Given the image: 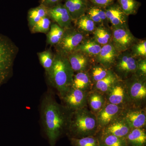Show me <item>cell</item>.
I'll return each mask as SVG.
<instances>
[{
  "mask_svg": "<svg viewBox=\"0 0 146 146\" xmlns=\"http://www.w3.org/2000/svg\"><path fill=\"white\" fill-rule=\"evenodd\" d=\"M138 58L129 50L118 55L112 70L120 80H125L136 74Z\"/></svg>",
  "mask_w": 146,
  "mask_h": 146,
  "instance_id": "6",
  "label": "cell"
},
{
  "mask_svg": "<svg viewBox=\"0 0 146 146\" xmlns=\"http://www.w3.org/2000/svg\"><path fill=\"white\" fill-rule=\"evenodd\" d=\"M102 47L93 37L88 36L84 39L75 51L83 53L94 60L100 52Z\"/></svg>",
  "mask_w": 146,
  "mask_h": 146,
  "instance_id": "20",
  "label": "cell"
},
{
  "mask_svg": "<svg viewBox=\"0 0 146 146\" xmlns=\"http://www.w3.org/2000/svg\"><path fill=\"white\" fill-rule=\"evenodd\" d=\"M67 58L74 73L88 72L94 61V59L78 51L71 53Z\"/></svg>",
  "mask_w": 146,
  "mask_h": 146,
  "instance_id": "16",
  "label": "cell"
},
{
  "mask_svg": "<svg viewBox=\"0 0 146 146\" xmlns=\"http://www.w3.org/2000/svg\"><path fill=\"white\" fill-rule=\"evenodd\" d=\"M68 138L71 145L72 146H100L99 142L96 136L79 138Z\"/></svg>",
  "mask_w": 146,
  "mask_h": 146,
  "instance_id": "33",
  "label": "cell"
},
{
  "mask_svg": "<svg viewBox=\"0 0 146 146\" xmlns=\"http://www.w3.org/2000/svg\"><path fill=\"white\" fill-rule=\"evenodd\" d=\"M93 84L87 72L75 73L72 87L88 93L92 90Z\"/></svg>",
  "mask_w": 146,
  "mask_h": 146,
  "instance_id": "23",
  "label": "cell"
},
{
  "mask_svg": "<svg viewBox=\"0 0 146 146\" xmlns=\"http://www.w3.org/2000/svg\"><path fill=\"white\" fill-rule=\"evenodd\" d=\"M74 74L67 56L56 52L52 66L46 75L49 85L60 97L72 87Z\"/></svg>",
  "mask_w": 146,
  "mask_h": 146,
  "instance_id": "2",
  "label": "cell"
},
{
  "mask_svg": "<svg viewBox=\"0 0 146 146\" xmlns=\"http://www.w3.org/2000/svg\"><path fill=\"white\" fill-rule=\"evenodd\" d=\"M135 75L146 77V58L138 59Z\"/></svg>",
  "mask_w": 146,
  "mask_h": 146,
  "instance_id": "36",
  "label": "cell"
},
{
  "mask_svg": "<svg viewBox=\"0 0 146 146\" xmlns=\"http://www.w3.org/2000/svg\"><path fill=\"white\" fill-rule=\"evenodd\" d=\"M125 139L127 146H146L145 128L131 129Z\"/></svg>",
  "mask_w": 146,
  "mask_h": 146,
  "instance_id": "21",
  "label": "cell"
},
{
  "mask_svg": "<svg viewBox=\"0 0 146 146\" xmlns=\"http://www.w3.org/2000/svg\"><path fill=\"white\" fill-rule=\"evenodd\" d=\"M112 39L111 43L119 52L129 50L138 40L130 31L129 28H117L111 29Z\"/></svg>",
  "mask_w": 146,
  "mask_h": 146,
  "instance_id": "10",
  "label": "cell"
},
{
  "mask_svg": "<svg viewBox=\"0 0 146 146\" xmlns=\"http://www.w3.org/2000/svg\"><path fill=\"white\" fill-rule=\"evenodd\" d=\"M48 16L51 20L62 28L66 29L72 27V19L62 3L49 8Z\"/></svg>",
  "mask_w": 146,
  "mask_h": 146,
  "instance_id": "14",
  "label": "cell"
},
{
  "mask_svg": "<svg viewBox=\"0 0 146 146\" xmlns=\"http://www.w3.org/2000/svg\"><path fill=\"white\" fill-rule=\"evenodd\" d=\"M112 70L111 69L106 68L102 65L94 61L87 72L94 85V84L107 76Z\"/></svg>",
  "mask_w": 146,
  "mask_h": 146,
  "instance_id": "26",
  "label": "cell"
},
{
  "mask_svg": "<svg viewBox=\"0 0 146 146\" xmlns=\"http://www.w3.org/2000/svg\"><path fill=\"white\" fill-rule=\"evenodd\" d=\"M75 23L76 28L88 36L93 33L97 27L94 21L86 14L77 19Z\"/></svg>",
  "mask_w": 146,
  "mask_h": 146,
  "instance_id": "29",
  "label": "cell"
},
{
  "mask_svg": "<svg viewBox=\"0 0 146 146\" xmlns=\"http://www.w3.org/2000/svg\"><path fill=\"white\" fill-rule=\"evenodd\" d=\"M108 23L110 28H129V16L125 14L117 2L105 8Z\"/></svg>",
  "mask_w": 146,
  "mask_h": 146,
  "instance_id": "12",
  "label": "cell"
},
{
  "mask_svg": "<svg viewBox=\"0 0 146 146\" xmlns=\"http://www.w3.org/2000/svg\"><path fill=\"white\" fill-rule=\"evenodd\" d=\"M65 29L62 28L56 23L51 25L49 31L47 33L46 42L48 44L55 46L63 37Z\"/></svg>",
  "mask_w": 146,
  "mask_h": 146,
  "instance_id": "30",
  "label": "cell"
},
{
  "mask_svg": "<svg viewBox=\"0 0 146 146\" xmlns=\"http://www.w3.org/2000/svg\"><path fill=\"white\" fill-rule=\"evenodd\" d=\"M131 54L138 58H146V39H138L129 49Z\"/></svg>",
  "mask_w": 146,
  "mask_h": 146,
  "instance_id": "34",
  "label": "cell"
},
{
  "mask_svg": "<svg viewBox=\"0 0 146 146\" xmlns=\"http://www.w3.org/2000/svg\"><path fill=\"white\" fill-rule=\"evenodd\" d=\"M87 93L71 87L59 98L61 104L73 112L87 107Z\"/></svg>",
  "mask_w": 146,
  "mask_h": 146,
  "instance_id": "9",
  "label": "cell"
},
{
  "mask_svg": "<svg viewBox=\"0 0 146 146\" xmlns=\"http://www.w3.org/2000/svg\"><path fill=\"white\" fill-rule=\"evenodd\" d=\"M93 5L106 8L115 2V0H89Z\"/></svg>",
  "mask_w": 146,
  "mask_h": 146,
  "instance_id": "37",
  "label": "cell"
},
{
  "mask_svg": "<svg viewBox=\"0 0 146 146\" xmlns=\"http://www.w3.org/2000/svg\"><path fill=\"white\" fill-rule=\"evenodd\" d=\"M51 21L48 16L42 18L31 28L32 33H44L46 34L49 31Z\"/></svg>",
  "mask_w": 146,
  "mask_h": 146,
  "instance_id": "35",
  "label": "cell"
},
{
  "mask_svg": "<svg viewBox=\"0 0 146 146\" xmlns=\"http://www.w3.org/2000/svg\"><path fill=\"white\" fill-rule=\"evenodd\" d=\"M119 54V52L110 43L102 46L100 52L94 60L106 68L112 70Z\"/></svg>",
  "mask_w": 146,
  "mask_h": 146,
  "instance_id": "15",
  "label": "cell"
},
{
  "mask_svg": "<svg viewBox=\"0 0 146 146\" xmlns=\"http://www.w3.org/2000/svg\"><path fill=\"white\" fill-rule=\"evenodd\" d=\"M37 55L39 58V62L44 69L46 74L52 66L54 54L53 53L51 50L48 49L37 53Z\"/></svg>",
  "mask_w": 146,
  "mask_h": 146,
  "instance_id": "32",
  "label": "cell"
},
{
  "mask_svg": "<svg viewBox=\"0 0 146 146\" xmlns=\"http://www.w3.org/2000/svg\"><path fill=\"white\" fill-rule=\"evenodd\" d=\"M91 4L89 0H65L63 4L70 13L73 22L86 14Z\"/></svg>",
  "mask_w": 146,
  "mask_h": 146,
  "instance_id": "17",
  "label": "cell"
},
{
  "mask_svg": "<svg viewBox=\"0 0 146 146\" xmlns=\"http://www.w3.org/2000/svg\"><path fill=\"white\" fill-rule=\"evenodd\" d=\"M117 3L128 16L137 14L141 3L136 0H117Z\"/></svg>",
  "mask_w": 146,
  "mask_h": 146,
  "instance_id": "31",
  "label": "cell"
},
{
  "mask_svg": "<svg viewBox=\"0 0 146 146\" xmlns=\"http://www.w3.org/2000/svg\"><path fill=\"white\" fill-rule=\"evenodd\" d=\"M98 133L96 116L87 106L72 112L66 135L68 138L96 136Z\"/></svg>",
  "mask_w": 146,
  "mask_h": 146,
  "instance_id": "3",
  "label": "cell"
},
{
  "mask_svg": "<svg viewBox=\"0 0 146 146\" xmlns=\"http://www.w3.org/2000/svg\"><path fill=\"white\" fill-rule=\"evenodd\" d=\"M48 9L46 7L40 4L38 7L29 10L27 18L30 28L32 27L42 18L48 16Z\"/></svg>",
  "mask_w": 146,
  "mask_h": 146,
  "instance_id": "28",
  "label": "cell"
},
{
  "mask_svg": "<svg viewBox=\"0 0 146 146\" xmlns=\"http://www.w3.org/2000/svg\"><path fill=\"white\" fill-rule=\"evenodd\" d=\"M131 129L145 128L146 108L131 107L125 108L121 114Z\"/></svg>",
  "mask_w": 146,
  "mask_h": 146,
  "instance_id": "11",
  "label": "cell"
},
{
  "mask_svg": "<svg viewBox=\"0 0 146 146\" xmlns=\"http://www.w3.org/2000/svg\"><path fill=\"white\" fill-rule=\"evenodd\" d=\"M100 146H127L125 138L100 131L96 135Z\"/></svg>",
  "mask_w": 146,
  "mask_h": 146,
  "instance_id": "27",
  "label": "cell"
},
{
  "mask_svg": "<svg viewBox=\"0 0 146 146\" xmlns=\"http://www.w3.org/2000/svg\"><path fill=\"white\" fill-rule=\"evenodd\" d=\"M86 14L94 21L97 27L106 26L110 27L104 8L94 5L91 4L87 9Z\"/></svg>",
  "mask_w": 146,
  "mask_h": 146,
  "instance_id": "22",
  "label": "cell"
},
{
  "mask_svg": "<svg viewBox=\"0 0 146 146\" xmlns=\"http://www.w3.org/2000/svg\"><path fill=\"white\" fill-rule=\"evenodd\" d=\"M131 128L121 116L116 118L107 126L101 130L103 133L112 134L118 137L125 138Z\"/></svg>",
  "mask_w": 146,
  "mask_h": 146,
  "instance_id": "18",
  "label": "cell"
},
{
  "mask_svg": "<svg viewBox=\"0 0 146 146\" xmlns=\"http://www.w3.org/2000/svg\"><path fill=\"white\" fill-rule=\"evenodd\" d=\"M106 102L104 94L94 90H91L87 93V107L94 115H96L98 114Z\"/></svg>",
  "mask_w": 146,
  "mask_h": 146,
  "instance_id": "19",
  "label": "cell"
},
{
  "mask_svg": "<svg viewBox=\"0 0 146 146\" xmlns=\"http://www.w3.org/2000/svg\"><path fill=\"white\" fill-rule=\"evenodd\" d=\"M72 111L58 103L54 93L48 89L43 95L40 104V121L44 136L50 146H55L68 131Z\"/></svg>",
  "mask_w": 146,
  "mask_h": 146,
  "instance_id": "1",
  "label": "cell"
},
{
  "mask_svg": "<svg viewBox=\"0 0 146 146\" xmlns=\"http://www.w3.org/2000/svg\"><path fill=\"white\" fill-rule=\"evenodd\" d=\"M93 34V38L101 46H104L111 43L112 31L110 27L100 26L96 28Z\"/></svg>",
  "mask_w": 146,
  "mask_h": 146,
  "instance_id": "25",
  "label": "cell"
},
{
  "mask_svg": "<svg viewBox=\"0 0 146 146\" xmlns=\"http://www.w3.org/2000/svg\"><path fill=\"white\" fill-rule=\"evenodd\" d=\"M105 95L106 102L124 109L132 106L123 80H119Z\"/></svg>",
  "mask_w": 146,
  "mask_h": 146,
  "instance_id": "8",
  "label": "cell"
},
{
  "mask_svg": "<svg viewBox=\"0 0 146 146\" xmlns=\"http://www.w3.org/2000/svg\"><path fill=\"white\" fill-rule=\"evenodd\" d=\"M88 36L76 27H72L65 29L62 39L54 46L56 52L68 56L74 51L84 39Z\"/></svg>",
  "mask_w": 146,
  "mask_h": 146,
  "instance_id": "7",
  "label": "cell"
},
{
  "mask_svg": "<svg viewBox=\"0 0 146 146\" xmlns=\"http://www.w3.org/2000/svg\"><path fill=\"white\" fill-rule=\"evenodd\" d=\"M18 50L11 39L0 33V86L8 81L12 76Z\"/></svg>",
  "mask_w": 146,
  "mask_h": 146,
  "instance_id": "4",
  "label": "cell"
},
{
  "mask_svg": "<svg viewBox=\"0 0 146 146\" xmlns=\"http://www.w3.org/2000/svg\"><path fill=\"white\" fill-rule=\"evenodd\" d=\"M123 81L132 106L146 108V77L135 74Z\"/></svg>",
  "mask_w": 146,
  "mask_h": 146,
  "instance_id": "5",
  "label": "cell"
},
{
  "mask_svg": "<svg viewBox=\"0 0 146 146\" xmlns=\"http://www.w3.org/2000/svg\"><path fill=\"white\" fill-rule=\"evenodd\" d=\"M62 1V0H40V4L50 8L61 3Z\"/></svg>",
  "mask_w": 146,
  "mask_h": 146,
  "instance_id": "38",
  "label": "cell"
},
{
  "mask_svg": "<svg viewBox=\"0 0 146 146\" xmlns=\"http://www.w3.org/2000/svg\"><path fill=\"white\" fill-rule=\"evenodd\" d=\"M120 80L112 70L109 74L101 80L94 84L92 90L105 95L116 82Z\"/></svg>",
  "mask_w": 146,
  "mask_h": 146,
  "instance_id": "24",
  "label": "cell"
},
{
  "mask_svg": "<svg viewBox=\"0 0 146 146\" xmlns=\"http://www.w3.org/2000/svg\"><path fill=\"white\" fill-rule=\"evenodd\" d=\"M124 109L116 105L106 102L102 109L96 115L99 132L119 117Z\"/></svg>",
  "mask_w": 146,
  "mask_h": 146,
  "instance_id": "13",
  "label": "cell"
}]
</instances>
